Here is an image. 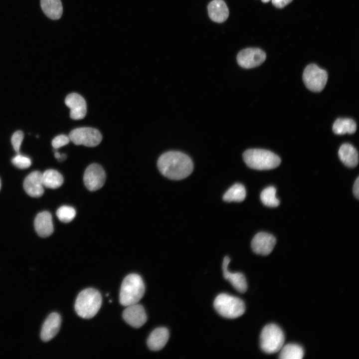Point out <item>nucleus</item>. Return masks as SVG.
<instances>
[{
    "label": "nucleus",
    "instance_id": "nucleus-1",
    "mask_svg": "<svg viewBox=\"0 0 359 359\" xmlns=\"http://www.w3.org/2000/svg\"><path fill=\"white\" fill-rule=\"evenodd\" d=\"M157 166L163 175L174 180L186 178L193 168L189 157L178 151H169L162 154L158 160Z\"/></svg>",
    "mask_w": 359,
    "mask_h": 359
},
{
    "label": "nucleus",
    "instance_id": "nucleus-2",
    "mask_svg": "<svg viewBox=\"0 0 359 359\" xmlns=\"http://www.w3.org/2000/svg\"><path fill=\"white\" fill-rule=\"evenodd\" d=\"M102 296L96 289H85L78 295L74 305L77 315L84 319H91L99 311L102 304Z\"/></svg>",
    "mask_w": 359,
    "mask_h": 359
},
{
    "label": "nucleus",
    "instance_id": "nucleus-3",
    "mask_svg": "<svg viewBox=\"0 0 359 359\" xmlns=\"http://www.w3.org/2000/svg\"><path fill=\"white\" fill-rule=\"evenodd\" d=\"M145 290L141 277L133 273L127 275L122 283L119 301L121 305L127 306L138 303L142 298Z\"/></svg>",
    "mask_w": 359,
    "mask_h": 359
},
{
    "label": "nucleus",
    "instance_id": "nucleus-4",
    "mask_svg": "<svg viewBox=\"0 0 359 359\" xmlns=\"http://www.w3.org/2000/svg\"><path fill=\"white\" fill-rule=\"evenodd\" d=\"M243 158L247 166L257 170L273 169L281 163V159L277 155L264 149H248L244 152Z\"/></svg>",
    "mask_w": 359,
    "mask_h": 359
},
{
    "label": "nucleus",
    "instance_id": "nucleus-5",
    "mask_svg": "<svg viewBox=\"0 0 359 359\" xmlns=\"http://www.w3.org/2000/svg\"><path fill=\"white\" fill-rule=\"evenodd\" d=\"M213 306L220 315L228 319L238 318L245 311V306L242 300L225 293L220 294L216 297Z\"/></svg>",
    "mask_w": 359,
    "mask_h": 359
},
{
    "label": "nucleus",
    "instance_id": "nucleus-6",
    "mask_svg": "<svg viewBox=\"0 0 359 359\" xmlns=\"http://www.w3.org/2000/svg\"><path fill=\"white\" fill-rule=\"evenodd\" d=\"M284 340V335L281 329L276 324H270L265 326L261 331L260 347L265 353L273 354L280 350Z\"/></svg>",
    "mask_w": 359,
    "mask_h": 359
},
{
    "label": "nucleus",
    "instance_id": "nucleus-7",
    "mask_svg": "<svg viewBox=\"0 0 359 359\" xmlns=\"http://www.w3.org/2000/svg\"><path fill=\"white\" fill-rule=\"evenodd\" d=\"M303 80L306 87L310 90L319 92L325 87L328 81L327 71L315 64H310L305 68Z\"/></svg>",
    "mask_w": 359,
    "mask_h": 359
},
{
    "label": "nucleus",
    "instance_id": "nucleus-8",
    "mask_svg": "<svg viewBox=\"0 0 359 359\" xmlns=\"http://www.w3.org/2000/svg\"><path fill=\"white\" fill-rule=\"evenodd\" d=\"M69 138L76 145H84L87 147H95L101 142L102 136L97 129L90 127H82L72 130Z\"/></svg>",
    "mask_w": 359,
    "mask_h": 359
},
{
    "label": "nucleus",
    "instance_id": "nucleus-9",
    "mask_svg": "<svg viewBox=\"0 0 359 359\" xmlns=\"http://www.w3.org/2000/svg\"><path fill=\"white\" fill-rule=\"evenodd\" d=\"M265 52L258 48H247L237 55L239 65L244 68H252L260 65L266 59Z\"/></svg>",
    "mask_w": 359,
    "mask_h": 359
},
{
    "label": "nucleus",
    "instance_id": "nucleus-10",
    "mask_svg": "<svg viewBox=\"0 0 359 359\" xmlns=\"http://www.w3.org/2000/svg\"><path fill=\"white\" fill-rule=\"evenodd\" d=\"M106 174L102 167L98 164H92L85 170L83 181L86 187L90 191L97 190L104 185Z\"/></svg>",
    "mask_w": 359,
    "mask_h": 359
},
{
    "label": "nucleus",
    "instance_id": "nucleus-11",
    "mask_svg": "<svg viewBox=\"0 0 359 359\" xmlns=\"http://www.w3.org/2000/svg\"><path fill=\"white\" fill-rule=\"evenodd\" d=\"M126 307L123 312V318L126 323L136 328L145 324L147 316L143 306L136 303Z\"/></svg>",
    "mask_w": 359,
    "mask_h": 359
},
{
    "label": "nucleus",
    "instance_id": "nucleus-12",
    "mask_svg": "<svg viewBox=\"0 0 359 359\" xmlns=\"http://www.w3.org/2000/svg\"><path fill=\"white\" fill-rule=\"evenodd\" d=\"M276 242V238L273 235L260 232L253 238L251 247L255 253L262 255H267L273 250Z\"/></svg>",
    "mask_w": 359,
    "mask_h": 359
},
{
    "label": "nucleus",
    "instance_id": "nucleus-13",
    "mask_svg": "<svg viewBox=\"0 0 359 359\" xmlns=\"http://www.w3.org/2000/svg\"><path fill=\"white\" fill-rule=\"evenodd\" d=\"M66 105L70 109V116L73 120L83 119L87 112L85 99L79 94L72 93L68 95L65 99Z\"/></svg>",
    "mask_w": 359,
    "mask_h": 359
},
{
    "label": "nucleus",
    "instance_id": "nucleus-14",
    "mask_svg": "<svg viewBox=\"0 0 359 359\" xmlns=\"http://www.w3.org/2000/svg\"><path fill=\"white\" fill-rule=\"evenodd\" d=\"M23 187L29 196L33 197L41 196L44 193L42 173L34 171L29 174L24 180Z\"/></svg>",
    "mask_w": 359,
    "mask_h": 359
},
{
    "label": "nucleus",
    "instance_id": "nucleus-15",
    "mask_svg": "<svg viewBox=\"0 0 359 359\" xmlns=\"http://www.w3.org/2000/svg\"><path fill=\"white\" fill-rule=\"evenodd\" d=\"M61 322L60 315L57 313H51L45 320L41 328L40 337L44 342L52 339L58 333Z\"/></svg>",
    "mask_w": 359,
    "mask_h": 359
},
{
    "label": "nucleus",
    "instance_id": "nucleus-16",
    "mask_svg": "<svg viewBox=\"0 0 359 359\" xmlns=\"http://www.w3.org/2000/svg\"><path fill=\"white\" fill-rule=\"evenodd\" d=\"M230 259L228 256H225L222 263V270L224 278L228 280L233 287L238 292L244 293L247 289V284L246 278L241 273H232L228 270V266Z\"/></svg>",
    "mask_w": 359,
    "mask_h": 359
},
{
    "label": "nucleus",
    "instance_id": "nucleus-17",
    "mask_svg": "<svg viewBox=\"0 0 359 359\" xmlns=\"http://www.w3.org/2000/svg\"><path fill=\"white\" fill-rule=\"evenodd\" d=\"M34 224L36 232L41 237H48L53 232L52 216L48 211L39 213L35 218Z\"/></svg>",
    "mask_w": 359,
    "mask_h": 359
},
{
    "label": "nucleus",
    "instance_id": "nucleus-18",
    "mask_svg": "<svg viewBox=\"0 0 359 359\" xmlns=\"http://www.w3.org/2000/svg\"><path fill=\"white\" fill-rule=\"evenodd\" d=\"M169 338V332L166 328H158L149 335L147 345L149 349L154 351L162 349L167 343Z\"/></svg>",
    "mask_w": 359,
    "mask_h": 359
},
{
    "label": "nucleus",
    "instance_id": "nucleus-19",
    "mask_svg": "<svg viewBox=\"0 0 359 359\" xmlns=\"http://www.w3.org/2000/svg\"><path fill=\"white\" fill-rule=\"evenodd\" d=\"M210 18L213 21L221 23L225 21L229 15V10L223 0H213L207 6Z\"/></svg>",
    "mask_w": 359,
    "mask_h": 359
},
{
    "label": "nucleus",
    "instance_id": "nucleus-20",
    "mask_svg": "<svg viewBox=\"0 0 359 359\" xmlns=\"http://www.w3.org/2000/svg\"><path fill=\"white\" fill-rule=\"evenodd\" d=\"M339 157L342 163L349 168L356 167L359 163V155L357 150L352 145L345 143L340 147Z\"/></svg>",
    "mask_w": 359,
    "mask_h": 359
},
{
    "label": "nucleus",
    "instance_id": "nucleus-21",
    "mask_svg": "<svg viewBox=\"0 0 359 359\" xmlns=\"http://www.w3.org/2000/svg\"><path fill=\"white\" fill-rule=\"evenodd\" d=\"M41 8L45 14L52 19H59L63 12L60 0H41Z\"/></svg>",
    "mask_w": 359,
    "mask_h": 359
},
{
    "label": "nucleus",
    "instance_id": "nucleus-22",
    "mask_svg": "<svg viewBox=\"0 0 359 359\" xmlns=\"http://www.w3.org/2000/svg\"><path fill=\"white\" fill-rule=\"evenodd\" d=\"M356 122L349 118H338L333 126V131L337 135L352 134L356 132Z\"/></svg>",
    "mask_w": 359,
    "mask_h": 359
},
{
    "label": "nucleus",
    "instance_id": "nucleus-23",
    "mask_svg": "<svg viewBox=\"0 0 359 359\" xmlns=\"http://www.w3.org/2000/svg\"><path fill=\"white\" fill-rule=\"evenodd\" d=\"M42 180L44 186L52 189L59 187L63 182L62 176L52 169L47 170L42 174Z\"/></svg>",
    "mask_w": 359,
    "mask_h": 359
},
{
    "label": "nucleus",
    "instance_id": "nucleus-24",
    "mask_svg": "<svg viewBox=\"0 0 359 359\" xmlns=\"http://www.w3.org/2000/svg\"><path fill=\"white\" fill-rule=\"evenodd\" d=\"M279 358L281 359H301L304 357V350L301 346L295 344L283 346L280 349Z\"/></svg>",
    "mask_w": 359,
    "mask_h": 359
},
{
    "label": "nucleus",
    "instance_id": "nucleus-25",
    "mask_svg": "<svg viewBox=\"0 0 359 359\" xmlns=\"http://www.w3.org/2000/svg\"><path fill=\"white\" fill-rule=\"evenodd\" d=\"M246 195V189L244 185L236 183L226 191L223 196V199L226 202H241L245 199Z\"/></svg>",
    "mask_w": 359,
    "mask_h": 359
},
{
    "label": "nucleus",
    "instance_id": "nucleus-26",
    "mask_svg": "<svg viewBox=\"0 0 359 359\" xmlns=\"http://www.w3.org/2000/svg\"><path fill=\"white\" fill-rule=\"evenodd\" d=\"M276 189L273 186H268L264 189L260 194V199L266 206L275 207L280 204L279 199L276 196Z\"/></svg>",
    "mask_w": 359,
    "mask_h": 359
},
{
    "label": "nucleus",
    "instance_id": "nucleus-27",
    "mask_svg": "<svg viewBox=\"0 0 359 359\" xmlns=\"http://www.w3.org/2000/svg\"><path fill=\"white\" fill-rule=\"evenodd\" d=\"M56 215L61 221L68 223L72 221L75 217L76 211L71 206L63 205L57 210Z\"/></svg>",
    "mask_w": 359,
    "mask_h": 359
},
{
    "label": "nucleus",
    "instance_id": "nucleus-28",
    "mask_svg": "<svg viewBox=\"0 0 359 359\" xmlns=\"http://www.w3.org/2000/svg\"><path fill=\"white\" fill-rule=\"evenodd\" d=\"M12 164L20 169H27L31 166L30 159L24 156L18 154L12 159Z\"/></svg>",
    "mask_w": 359,
    "mask_h": 359
},
{
    "label": "nucleus",
    "instance_id": "nucleus-29",
    "mask_svg": "<svg viewBox=\"0 0 359 359\" xmlns=\"http://www.w3.org/2000/svg\"><path fill=\"white\" fill-rule=\"evenodd\" d=\"M24 138L23 133L21 131H17L11 137V142L14 151L18 153L20 146Z\"/></svg>",
    "mask_w": 359,
    "mask_h": 359
},
{
    "label": "nucleus",
    "instance_id": "nucleus-30",
    "mask_svg": "<svg viewBox=\"0 0 359 359\" xmlns=\"http://www.w3.org/2000/svg\"><path fill=\"white\" fill-rule=\"evenodd\" d=\"M70 139L68 136L65 135H60L55 137L52 141V145L54 149L66 145L69 143Z\"/></svg>",
    "mask_w": 359,
    "mask_h": 359
},
{
    "label": "nucleus",
    "instance_id": "nucleus-31",
    "mask_svg": "<svg viewBox=\"0 0 359 359\" xmlns=\"http://www.w3.org/2000/svg\"><path fill=\"white\" fill-rule=\"evenodd\" d=\"M293 0H272V4L277 8H283Z\"/></svg>",
    "mask_w": 359,
    "mask_h": 359
},
{
    "label": "nucleus",
    "instance_id": "nucleus-32",
    "mask_svg": "<svg viewBox=\"0 0 359 359\" xmlns=\"http://www.w3.org/2000/svg\"><path fill=\"white\" fill-rule=\"evenodd\" d=\"M353 193L355 196L357 198H359V177H358L355 181L353 186Z\"/></svg>",
    "mask_w": 359,
    "mask_h": 359
},
{
    "label": "nucleus",
    "instance_id": "nucleus-33",
    "mask_svg": "<svg viewBox=\"0 0 359 359\" xmlns=\"http://www.w3.org/2000/svg\"><path fill=\"white\" fill-rule=\"evenodd\" d=\"M54 156H55V158L59 160L61 156V154H60L59 152H58L56 151L54 152Z\"/></svg>",
    "mask_w": 359,
    "mask_h": 359
},
{
    "label": "nucleus",
    "instance_id": "nucleus-34",
    "mask_svg": "<svg viewBox=\"0 0 359 359\" xmlns=\"http://www.w3.org/2000/svg\"><path fill=\"white\" fill-rule=\"evenodd\" d=\"M66 155L65 154H61L60 158L58 160L59 161L61 162L64 160L66 158Z\"/></svg>",
    "mask_w": 359,
    "mask_h": 359
},
{
    "label": "nucleus",
    "instance_id": "nucleus-35",
    "mask_svg": "<svg viewBox=\"0 0 359 359\" xmlns=\"http://www.w3.org/2000/svg\"><path fill=\"white\" fill-rule=\"evenodd\" d=\"M261 0L262 2L266 3V2H269L270 0Z\"/></svg>",
    "mask_w": 359,
    "mask_h": 359
},
{
    "label": "nucleus",
    "instance_id": "nucleus-36",
    "mask_svg": "<svg viewBox=\"0 0 359 359\" xmlns=\"http://www.w3.org/2000/svg\"><path fill=\"white\" fill-rule=\"evenodd\" d=\"M0 186H1V183H0Z\"/></svg>",
    "mask_w": 359,
    "mask_h": 359
}]
</instances>
